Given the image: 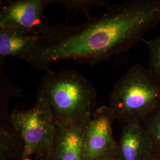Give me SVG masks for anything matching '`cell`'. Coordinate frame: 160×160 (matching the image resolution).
Wrapping results in <instances>:
<instances>
[{"instance_id": "4", "label": "cell", "mask_w": 160, "mask_h": 160, "mask_svg": "<svg viewBox=\"0 0 160 160\" xmlns=\"http://www.w3.org/2000/svg\"><path fill=\"white\" fill-rule=\"evenodd\" d=\"M10 119L12 126L24 141V160L34 155L48 154L54 137L56 121L46 100L36 96V103L32 108L12 110L10 113Z\"/></svg>"}, {"instance_id": "3", "label": "cell", "mask_w": 160, "mask_h": 160, "mask_svg": "<svg viewBox=\"0 0 160 160\" xmlns=\"http://www.w3.org/2000/svg\"><path fill=\"white\" fill-rule=\"evenodd\" d=\"M160 106V80L148 68L135 64L118 80L109 98L115 120L142 121Z\"/></svg>"}, {"instance_id": "16", "label": "cell", "mask_w": 160, "mask_h": 160, "mask_svg": "<svg viewBox=\"0 0 160 160\" xmlns=\"http://www.w3.org/2000/svg\"><path fill=\"white\" fill-rule=\"evenodd\" d=\"M117 160V159H115V160Z\"/></svg>"}, {"instance_id": "9", "label": "cell", "mask_w": 160, "mask_h": 160, "mask_svg": "<svg viewBox=\"0 0 160 160\" xmlns=\"http://www.w3.org/2000/svg\"><path fill=\"white\" fill-rule=\"evenodd\" d=\"M154 154L153 145L142 122L125 124L118 142V160H148Z\"/></svg>"}, {"instance_id": "1", "label": "cell", "mask_w": 160, "mask_h": 160, "mask_svg": "<svg viewBox=\"0 0 160 160\" xmlns=\"http://www.w3.org/2000/svg\"><path fill=\"white\" fill-rule=\"evenodd\" d=\"M160 23V0H128L109 6L102 16L79 25L48 26L38 42L39 69L57 61L93 66L128 51Z\"/></svg>"}, {"instance_id": "11", "label": "cell", "mask_w": 160, "mask_h": 160, "mask_svg": "<svg viewBox=\"0 0 160 160\" xmlns=\"http://www.w3.org/2000/svg\"><path fill=\"white\" fill-rule=\"evenodd\" d=\"M142 123L151 139L155 154L160 157V106L147 116Z\"/></svg>"}, {"instance_id": "7", "label": "cell", "mask_w": 160, "mask_h": 160, "mask_svg": "<svg viewBox=\"0 0 160 160\" xmlns=\"http://www.w3.org/2000/svg\"><path fill=\"white\" fill-rule=\"evenodd\" d=\"M53 2L55 0L8 1L0 8V28L31 30L41 34L48 28L45 9Z\"/></svg>"}, {"instance_id": "8", "label": "cell", "mask_w": 160, "mask_h": 160, "mask_svg": "<svg viewBox=\"0 0 160 160\" xmlns=\"http://www.w3.org/2000/svg\"><path fill=\"white\" fill-rule=\"evenodd\" d=\"M40 36V33L34 31L0 28L1 59L16 58L38 70Z\"/></svg>"}, {"instance_id": "13", "label": "cell", "mask_w": 160, "mask_h": 160, "mask_svg": "<svg viewBox=\"0 0 160 160\" xmlns=\"http://www.w3.org/2000/svg\"><path fill=\"white\" fill-rule=\"evenodd\" d=\"M60 2L68 9H77L82 12L86 17L90 16V10L93 7H103L107 8L110 5L105 0H55V2Z\"/></svg>"}, {"instance_id": "15", "label": "cell", "mask_w": 160, "mask_h": 160, "mask_svg": "<svg viewBox=\"0 0 160 160\" xmlns=\"http://www.w3.org/2000/svg\"><path fill=\"white\" fill-rule=\"evenodd\" d=\"M148 160H160V157L154 154L151 157L149 158Z\"/></svg>"}, {"instance_id": "10", "label": "cell", "mask_w": 160, "mask_h": 160, "mask_svg": "<svg viewBox=\"0 0 160 160\" xmlns=\"http://www.w3.org/2000/svg\"><path fill=\"white\" fill-rule=\"evenodd\" d=\"M25 144L12 126L10 115L1 118L0 160H24Z\"/></svg>"}, {"instance_id": "6", "label": "cell", "mask_w": 160, "mask_h": 160, "mask_svg": "<svg viewBox=\"0 0 160 160\" xmlns=\"http://www.w3.org/2000/svg\"><path fill=\"white\" fill-rule=\"evenodd\" d=\"M92 114L66 123H56L48 160H84L87 130Z\"/></svg>"}, {"instance_id": "2", "label": "cell", "mask_w": 160, "mask_h": 160, "mask_svg": "<svg viewBox=\"0 0 160 160\" xmlns=\"http://www.w3.org/2000/svg\"><path fill=\"white\" fill-rule=\"evenodd\" d=\"M36 96L48 103L56 123H66L92 114L96 109L97 92L76 71L49 69L40 79Z\"/></svg>"}, {"instance_id": "14", "label": "cell", "mask_w": 160, "mask_h": 160, "mask_svg": "<svg viewBox=\"0 0 160 160\" xmlns=\"http://www.w3.org/2000/svg\"><path fill=\"white\" fill-rule=\"evenodd\" d=\"M24 160H48L47 154L34 155Z\"/></svg>"}, {"instance_id": "12", "label": "cell", "mask_w": 160, "mask_h": 160, "mask_svg": "<svg viewBox=\"0 0 160 160\" xmlns=\"http://www.w3.org/2000/svg\"><path fill=\"white\" fill-rule=\"evenodd\" d=\"M141 41L148 48V69L160 80V35L151 39Z\"/></svg>"}, {"instance_id": "5", "label": "cell", "mask_w": 160, "mask_h": 160, "mask_svg": "<svg viewBox=\"0 0 160 160\" xmlns=\"http://www.w3.org/2000/svg\"><path fill=\"white\" fill-rule=\"evenodd\" d=\"M115 120L110 107L102 106L92 113L86 137L84 160H114L118 156V142L112 124Z\"/></svg>"}]
</instances>
